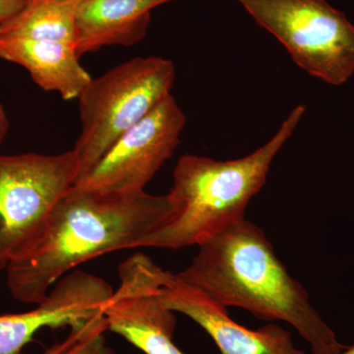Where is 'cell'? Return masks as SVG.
Wrapping results in <instances>:
<instances>
[{"mask_svg": "<svg viewBox=\"0 0 354 354\" xmlns=\"http://www.w3.org/2000/svg\"><path fill=\"white\" fill-rule=\"evenodd\" d=\"M174 214L169 194L72 186L51 209L38 236L7 265L9 290L18 301L39 304L76 267L104 254L137 248Z\"/></svg>", "mask_w": 354, "mask_h": 354, "instance_id": "6da1fadb", "label": "cell"}, {"mask_svg": "<svg viewBox=\"0 0 354 354\" xmlns=\"http://www.w3.org/2000/svg\"><path fill=\"white\" fill-rule=\"evenodd\" d=\"M177 274L225 308L239 307L262 320L290 324L313 354H341L346 348L262 228L246 218L198 245L189 266Z\"/></svg>", "mask_w": 354, "mask_h": 354, "instance_id": "7a4b0ae2", "label": "cell"}, {"mask_svg": "<svg viewBox=\"0 0 354 354\" xmlns=\"http://www.w3.org/2000/svg\"><path fill=\"white\" fill-rule=\"evenodd\" d=\"M306 111L292 109L276 134L257 150L236 160H216L184 155L177 160L169 195L174 216L137 247L180 249L200 245L225 228L245 218L249 203L265 185L272 160Z\"/></svg>", "mask_w": 354, "mask_h": 354, "instance_id": "3957f363", "label": "cell"}, {"mask_svg": "<svg viewBox=\"0 0 354 354\" xmlns=\"http://www.w3.org/2000/svg\"><path fill=\"white\" fill-rule=\"evenodd\" d=\"M174 80V62L160 57L132 58L91 80L78 97L82 129L73 148L79 164L77 180L123 133L171 95Z\"/></svg>", "mask_w": 354, "mask_h": 354, "instance_id": "277c9868", "label": "cell"}, {"mask_svg": "<svg viewBox=\"0 0 354 354\" xmlns=\"http://www.w3.org/2000/svg\"><path fill=\"white\" fill-rule=\"evenodd\" d=\"M298 67L333 86L354 73V25L326 0H236Z\"/></svg>", "mask_w": 354, "mask_h": 354, "instance_id": "5b68a950", "label": "cell"}, {"mask_svg": "<svg viewBox=\"0 0 354 354\" xmlns=\"http://www.w3.org/2000/svg\"><path fill=\"white\" fill-rule=\"evenodd\" d=\"M78 176L73 150L0 156V272L38 236Z\"/></svg>", "mask_w": 354, "mask_h": 354, "instance_id": "8992f818", "label": "cell"}, {"mask_svg": "<svg viewBox=\"0 0 354 354\" xmlns=\"http://www.w3.org/2000/svg\"><path fill=\"white\" fill-rule=\"evenodd\" d=\"M185 123V113L174 95H167L143 120L123 133L74 187L114 193L144 190L174 155Z\"/></svg>", "mask_w": 354, "mask_h": 354, "instance_id": "52a82bcc", "label": "cell"}, {"mask_svg": "<svg viewBox=\"0 0 354 354\" xmlns=\"http://www.w3.org/2000/svg\"><path fill=\"white\" fill-rule=\"evenodd\" d=\"M162 268L136 253L118 267L120 286L104 305L109 330L145 354H185L174 342L176 312L160 295Z\"/></svg>", "mask_w": 354, "mask_h": 354, "instance_id": "ba28073f", "label": "cell"}, {"mask_svg": "<svg viewBox=\"0 0 354 354\" xmlns=\"http://www.w3.org/2000/svg\"><path fill=\"white\" fill-rule=\"evenodd\" d=\"M160 295L169 309L198 324L221 354H306L281 326L269 324L259 330L247 329L230 318L225 307L167 270H162Z\"/></svg>", "mask_w": 354, "mask_h": 354, "instance_id": "9c48e42d", "label": "cell"}, {"mask_svg": "<svg viewBox=\"0 0 354 354\" xmlns=\"http://www.w3.org/2000/svg\"><path fill=\"white\" fill-rule=\"evenodd\" d=\"M113 292L111 286L95 274L69 272L36 308L0 315V354H20L44 328L72 327L101 313Z\"/></svg>", "mask_w": 354, "mask_h": 354, "instance_id": "30bf717a", "label": "cell"}, {"mask_svg": "<svg viewBox=\"0 0 354 354\" xmlns=\"http://www.w3.org/2000/svg\"><path fill=\"white\" fill-rule=\"evenodd\" d=\"M0 58L24 67L39 88L64 101L78 99L93 79L73 44L0 36Z\"/></svg>", "mask_w": 354, "mask_h": 354, "instance_id": "8fae6325", "label": "cell"}, {"mask_svg": "<svg viewBox=\"0 0 354 354\" xmlns=\"http://www.w3.org/2000/svg\"><path fill=\"white\" fill-rule=\"evenodd\" d=\"M174 0H83L76 18L78 55L104 46H133L147 35L151 11Z\"/></svg>", "mask_w": 354, "mask_h": 354, "instance_id": "7c38bea8", "label": "cell"}, {"mask_svg": "<svg viewBox=\"0 0 354 354\" xmlns=\"http://www.w3.org/2000/svg\"><path fill=\"white\" fill-rule=\"evenodd\" d=\"M83 0H26L24 8L0 24V36L73 44Z\"/></svg>", "mask_w": 354, "mask_h": 354, "instance_id": "4fadbf2b", "label": "cell"}, {"mask_svg": "<svg viewBox=\"0 0 354 354\" xmlns=\"http://www.w3.org/2000/svg\"><path fill=\"white\" fill-rule=\"evenodd\" d=\"M106 330L109 329L104 313L95 314L70 327V334L62 342L57 354H115L106 344Z\"/></svg>", "mask_w": 354, "mask_h": 354, "instance_id": "5bb4252c", "label": "cell"}, {"mask_svg": "<svg viewBox=\"0 0 354 354\" xmlns=\"http://www.w3.org/2000/svg\"><path fill=\"white\" fill-rule=\"evenodd\" d=\"M25 4L26 0H0V24L19 13Z\"/></svg>", "mask_w": 354, "mask_h": 354, "instance_id": "9a60e30c", "label": "cell"}, {"mask_svg": "<svg viewBox=\"0 0 354 354\" xmlns=\"http://www.w3.org/2000/svg\"><path fill=\"white\" fill-rule=\"evenodd\" d=\"M9 129V121L7 118L6 111H4L3 106L0 104V145L2 142L6 139L7 133Z\"/></svg>", "mask_w": 354, "mask_h": 354, "instance_id": "2e32d148", "label": "cell"}, {"mask_svg": "<svg viewBox=\"0 0 354 354\" xmlns=\"http://www.w3.org/2000/svg\"><path fill=\"white\" fill-rule=\"evenodd\" d=\"M60 348H62V342H57V344L50 346V348L46 349V353L44 354H57Z\"/></svg>", "mask_w": 354, "mask_h": 354, "instance_id": "e0dca14e", "label": "cell"}, {"mask_svg": "<svg viewBox=\"0 0 354 354\" xmlns=\"http://www.w3.org/2000/svg\"><path fill=\"white\" fill-rule=\"evenodd\" d=\"M341 354H354V346H346V348Z\"/></svg>", "mask_w": 354, "mask_h": 354, "instance_id": "ac0fdd59", "label": "cell"}]
</instances>
